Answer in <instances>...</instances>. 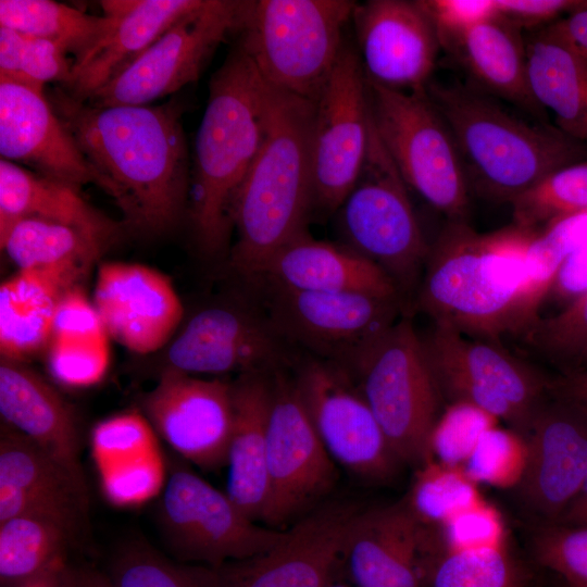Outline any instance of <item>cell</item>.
Here are the masks:
<instances>
[{"label": "cell", "mask_w": 587, "mask_h": 587, "mask_svg": "<svg viewBox=\"0 0 587 587\" xmlns=\"http://www.w3.org/2000/svg\"><path fill=\"white\" fill-rule=\"evenodd\" d=\"M573 370H587V344L579 351V353L576 355V358L574 359V361L572 362V364L566 371H573Z\"/></svg>", "instance_id": "cell-60"}, {"label": "cell", "mask_w": 587, "mask_h": 587, "mask_svg": "<svg viewBox=\"0 0 587 587\" xmlns=\"http://www.w3.org/2000/svg\"><path fill=\"white\" fill-rule=\"evenodd\" d=\"M159 512L172 551L205 566L261 554L287 534L257 525L226 492L179 464L171 470Z\"/></svg>", "instance_id": "cell-14"}, {"label": "cell", "mask_w": 587, "mask_h": 587, "mask_svg": "<svg viewBox=\"0 0 587 587\" xmlns=\"http://www.w3.org/2000/svg\"><path fill=\"white\" fill-rule=\"evenodd\" d=\"M351 21L367 79L402 91L426 88L441 46L435 25L417 1L357 3Z\"/></svg>", "instance_id": "cell-22"}, {"label": "cell", "mask_w": 587, "mask_h": 587, "mask_svg": "<svg viewBox=\"0 0 587 587\" xmlns=\"http://www.w3.org/2000/svg\"><path fill=\"white\" fill-rule=\"evenodd\" d=\"M350 0L243 1L239 45L273 88L314 102L344 46Z\"/></svg>", "instance_id": "cell-6"}, {"label": "cell", "mask_w": 587, "mask_h": 587, "mask_svg": "<svg viewBox=\"0 0 587 587\" xmlns=\"http://www.w3.org/2000/svg\"><path fill=\"white\" fill-rule=\"evenodd\" d=\"M498 15L520 29L549 25L563 13L587 7L585 0H495Z\"/></svg>", "instance_id": "cell-52"}, {"label": "cell", "mask_w": 587, "mask_h": 587, "mask_svg": "<svg viewBox=\"0 0 587 587\" xmlns=\"http://www.w3.org/2000/svg\"><path fill=\"white\" fill-rule=\"evenodd\" d=\"M419 469L408 500L416 515L425 523L442 525L483 501L476 483L467 476L462 466L430 460Z\"/></svg>", "instance_id": "cell-38"}, {"label": "cell", "mask_w": 587, "mask_h": 587, "mask_svg": "<svg viewBox=\"0 0 587 587\" xmlns=\"http://www.w3.org/2000/svg\"><path fill=\"white\" fill-rule=\"evenodd\" d=\"M421 337L442 400L472 404L524 435L549 394L548 377L499 341L435 323Z\"/></svg>", "instance_id": "cell-10"}, {"label": "cell", "mask_w": 587, "mask_h": 587, "mask_svg": "<svg viewBox=\"0 0 587 587\" xmlns=\"http://www.w3.org/2000/svg\"><path fill=\"white\" fill-rule=\"evenodd\" d=\"M280 338L294 350L349 369L405 309L398 298L360 292H316L253 284Z\"/></svg>", "instance_id": "cell-11"}, {"label": "cell", "mask_w": 587, "mask_h": 587, "mask_svg": "<svg viewBox=\"0 0 587 587\" xmlns=\"http://www.w3.org/2000/svg\"><path fill=\"white\" fill-rule=\"evenodd\" d=\"M0 413L7 425L43 449L86 487L73 410L52 385L24 362L1 359Z\"/></svg>", "instance_id": "cell-28"}, {"label": "cell", "mask_w": 587, "mask_h": 587, "mask_svg": "<svg viewBox=\"0 0 587 587\" xmlns=\"http://www.w3.org/2000/svg\"><path fill=\"white\" fill-rule=\"evenodd\" d=\"M436 27L440 46L497 15L495 0H417Z\"/></svg>", "instance_id": "cell-51"}, {"label": "cell", "mask_w": 587, "mask_h": 587, "mask_svg": "<svg viewBox=\"0 0 587 587\" xmlns=\"http://www.w3.org/2000/svg\"><path fill=\"white\" fill-rule=\"evenodd\" d=\"M587 241V211L558 220L530 242L527 264L533 294L539 303L547 298L565 259Z\"/></svg>", "instance_id": "cell-41"}, {"label": "cell", "mask_w": 587, "mask_h": 587, "mask_svg": "<svg viewBox=\"0 0 587 587\" xmlns=\"http://www.w3.org/2000/svg\"><path fill=\"white\" fill-rule=\"evenodd\" d=\"M304 355L297 359L295 384L330 458L363 479L394 477L401 461L350 372L337 363Z\"/></svg>", "instance_id": "cell-15"}, {"label": "cell", "mask_w": 587, "mask_h": 587, "mask_svg": "<svg viewBox=\"0 0 587 587\" xmlns=\"http://www.w3.org/2000/svg\"><path fill=\"white\" fill-rule=\"evenodd\" d=\"M271 86L238 43L210 79L195 138L189 216L208 255L226 250L235 196L266 134Z\"/></svg>", "instance_id": "cell-3"}, {"label": "cell", "mask_w": 587, "mask_h": 587, "mask_svg": "<svg viewBox=\"0 0 587 587\" xmlns=\"http://www.w3.org/2000/svg\"><path fill=\"white\" fill-rule=\"evenodd\" d=\"M114 587H198L185 566H177L143 544L134 542L114 558Z\"/></svg>", "instance_id": "cell-47"}, {"label": "cell", "mask_w": 587, "mask_h": 587, "mask_svg": "<svg viewBox=\"0 0 587 587\" xmlns=\"http://www.w3.org/2000/svg\"><path fill=\"white\" fill-rule=\"evenodd\" d=\"M90 445L98 471L159 449L153 427L137 411L118 413L97 423L90 434Z\"/></svg>", "instance_id": "cell-45"}, {"label": "cell", "mask_w": 587, "mask_h": 587, "mask_svg": "<svg viewBox=\"0 0 587 587\" xmlns=\"http://www.w3.org/2000/svg\"><path fill=\"white\" fill-rule=\"evenodd\" d=\"M324 587H353L349 584L336 582L334 578L329 580Z\"/></svg>", "instance_id": "cell-61"}, {"label": "cell", "mask_w": 587, "mask_h": 587, "mask_svg": "<svg viewBox=\"0 0 587 587\" xmlns=\"http://www.w3.org/2000/svg\"><path fill=\"white\" fill-rule=\"evenodd\" d=\"M347 370L401 463L421 467L430 461L442 399L411 317L403 314Z\"/></svg>", "instance_id": "cell-7"}, {"label": "cell", "mask_w": 587, "mask_h": 587, "mask_svg": "<svg viewBox=\"0 0 587 587\" xmlns=\"http://www.w3.org/2000/svg\"><path fill=\"white\" fill-rule=\"evenodd\" d=\"M0 26L55 41L76 60L102 36L108 18L51 0H1Z\"/></svg>", "instance_id": "cell-35"}, {"label": "cell", "mask_w": 587, "mask_h": 587, "mask_svg": "<svg viewBox=\"0 0 587 587\" xmlns=\"http://www.w3.org/2000/svg\"><path fill=\"white\" fill-rule=\"evenodd\" d=\"M446 550L471 549L503 544V525L498 512L480 501L440 525Z\"/></svg>", "instance_id": "cell-49"}, {"label": "cell", "mask_w": 587, "mask_h": 587, "mask_svg": "<svg viewBox=\"0 0 587 587\" xmlns=\"http://www.w3.org/2000/svg\"><path fill=\"white\" fill-rule=\"evenodd\" d=\"M74 587H114L108 575L92 569L74 570Z\"/></svg>", "instance_id": "cell-59"}, {"label": "cell", "mask_w": 587, "mask_h": 587, "mask_svg": "<svg viewBox=\"0 0 587 587\" xmlns=\"http://www.w3.org/2000/svg\"><path fill=\"white\" fill-rule=\"evenodd\" d=\"M587 290V241L575 249L559 268L548 292L561 300H575Z\"/></svg>", "instance_id": "cell-53"}, {"label": "cell", "mask_w": 587, "mask_h": 587, "mask_svg": "<svg viewBox=\"0 0 587 587\" xmlns=\"http://www.w3.org/2000/svg\"><path fill=\"white\" fill-rule=\"evenodd\" d=\"M164 461L159 449L98 471L101 490L117 507H136L158 495L164 482Z\"/></svg>", "instance_id": "cell-46"}, {"label": "cell", "mask_w": 587, "mask_h": 587, "mask_svg": "<svg viewBox=\"0 0 587 587\" xmlns=\"http://www.w3.org/2000/svg\"><path fill=\"white\" fill-rule=\"evenodd\" d=\"M260 303L226 301L195 312L167 345L165 366L179 373H272L295 362Z\"/></svg>", "instance_id": "cell-17"}, {"label": "cell", "mask_w": 587, "mask_h": 587, "mask_svg": "<svg viewBox=\"0 0 587 587\" xmlns=\"http://www.w3.org/2000/svg\"><path fill=\"white\" fill-rule=\"evenodd\" d=\"M92 302L109 337L140 354L168 344L184 316L171 279L138 263H102Z\"/></svg>", "instance_id": "cell-23"}, {"label": "cell", "mask_w": 587, "mask_h": 587, "mask_svg": "<svg viewBox=\"0 0 587 587\" xmlns=\"http://www.w3.org/2000/svg\"><path fill=\"white\" fill-rule=\"evenodd\" d=\"M337 212L345 245L378 266L405 304L417 291L430 246L415 216L408 186L372 120L361 172Z\"/></svg>", "instance_id": "cell-8"}, {"label": "cell", "mask_w": 587, "mask_h": 587, "mask_svg": "<svg viewBox=\"0 0 587 587\" xmlns=\"http://www.w3.org/2000/svg\"><path fill=\"white\" fill-rule=\"evenodd\" d=\"M272 373L242 374L233 383L225 492L254 522L263 519L268 497L266 428Z\"/></svg>", "instance_id": "cell-30"}, {"label": "cell", "mask_w": 587, "mask_h": 587, "mask_svg": "<svg viewBox=\"0 0 587 587\" xmlns=\"http://www.w3.org/2000/svg\"><path fill=\"white\" fill-rule=\"evenodd\" d=\"M87 505L86 487L22 433L1 425L0 522L18 515L42 516L77 536Z\"/></svg>", "instance_id": "cell-25"}, {"label": "cell", "mask_w": 587, "mask_h": 587, "mask_svg": "<svg viewBox=\"0 0 587 587\" xmlns=\"http://www.w3.org/2000/svg\"><path fill=\"white\" fill-rule=\"evenodd\" d=\"M526 462V444L514 430L494 426L477 441L462 469L474 480L494 486H516Z\"/></svg>", "instance_id": "cell-42"}, {"label": "cell", "mask_w": 587, "mask_h": 587, "mask_svg": "<svg viewBox=\"0 0 587 587\" xmlns=\"http://www.w3.org/2000/svg\"><path fill=\"white\" fill-rule=\"evenodd\" d=\"M201 0H107L102 36L74 60L71 75L60 86L71 97L87 101L147 50L178 18ZM59 86V85H58Z\"/></svg>", "instance_id": "cell-26"}, {"label": "cell", "mask_w": 587, "mask_h": 587, "mask_svg": "<svg viewBox=\"0 0 587 587\" xmlns=\"http://www.w3.org/2000/svg\"><path fill=\"white\" fill-rule=\"evenodd\" d=\"M522 437L526 462L519 494L533 512L553 524L587 478V413L548 394Z\"/></svg>", "instance_id": "cell-21"}, {"label": "cell", "mask_w": 587, "mask_h": 587, "mask_svg": "<svg viewBox=\"0 0 587 587\" xmlns=\"http://www.w3.org/2000/svg\"><path fill=\"white\" fill-rule=\"evenodd\" d=\"M314 103L271 86L265 138L230 212L237 239L232 268L246 282L299 234L312 211Z\"/></svg>", "instance_id": "cell-5"}, {"label": "cell", "mask_w": 587, "mask_h": 587, "mask_svg": "<svg viewBox=\"0 0 587 587\" xmlns=\"http://www.w3.org/2000/svg\"><path fill=\"white\" fill-rule=\"evenodd\" d=\"M82 277L61 271L18 270L0 287L1 359L24 362L46 349L63 295Z\"/></svg>", "instance_id": "cell-33"}, {"label": "cell", "mask_w": 587, "mask_h": 587, "mask_svg": "<svg viewBox=\"0 0 587 587\" xmlns=\"http://www.w3.org/2000/svg\"><path fill=\"white\" fill-rule=\"evenodd\" d=\"M1 249L18 270L61 271L84 277L103 250L77 229L36 217L0 230Z\"/></svg>", "instance_id": "cell-34"}, {"label": "cell", "mask_w": 587, "mask_h": 587, "mask_svg": "<svg viewBox=\"0 0 587 587\" xmlns=\"http://www.w3.org/2000/svg\"><path fill=\"white\" fill-rule=\"evenodd\" d=\"M76 536L57 521L18 515L0 522V585H16L61 558Z\"/></svg>", "instance_id": "cell-36"}, {"label": "cell", "mask_w": 587, "mask_h": 587, "mask_svg": "<svg viewBox=\"0 0 587 587\" xmlns=\"http://www.w3.org/2000/svg\"><path fill=\"white\" fill-rule=\"evenodd\" d=\"M497 419L469 403L447 404L433 427L429 437L430 460L462 466L480 436L496 426Z\"/></svg>", "instance_id": "cell-44"}, {"label": "cell", "mask_w": 587, "mask_h": 587, "mask_svg": "<svg viewBox=\"0 0 587 587\" xmlns=\"http://www.w3.org/2000/svg\"><path fill=\"white\" fill-rule=\"evenodd\" d=\"M366 82L372 124L405 185L448 221H466L471 193L458 150L426 88Z\"/></svg>", "instance_id": "cell-9"}, {"label": "cell", "mask_w": 587, "mask_h": 587, "mask_svg": "<svg viewBox=\"0 0 587 587\" xmlns=\"http://www.w3.org/2000/svg\"><path fill=\"white\" fill-rule=\"evenodd\" d=\"M455 143L470 193L509 202L551 172L587 158V146L557 126L532 123L475 86H426Z\"/></svg>", "instance_id": "cell-4"}, {"label": "cell", "mask_w": 587, "mask_h": 587, "mask_svg": "<svg viewBox=\"0 0 587 587\" xmlns=\"http://www.w3.org/2000/svg\"><path fill=\"white\" fill-rule=\"evenodd\" d=\"M243 1L201 0L87 103L146 105L197 80L218 46L237 33Z\"/></svg>", "instance_id": "cell-12"}, {"label": "cell", "mask_w": 587, "mask_h": 587, "mask_svg": "<svg viewBox=\"0 0 587 587\" xmlns=\"http://www.w3.org/2000/svg\"><path fill=\"white\" fill-rule=\"evenodd\" d=\"M567 584L570 587H587V583L585 582L571 580V582H567Z\"/></svg>", "instance_id": "cell-62"}, {"label": "cell", "mask_w": 587, "mask_h": 587, "mask_svg": "<svg viewBox=\"0 0 587 587\" xmlns=\"http://www.w3.org/2000/svg\"><path fill=\"white\" fill-rule=\"evenodd\" d=\"M530 91L557 127L587 146V60L560 35L553 23L526 39Z\"/></svg>", "instance_id": "cell-32"}, {"label": "cell", "mask_w": 587, "mask_h": 587, "mask_svg": "<svg viewBox=\"0 0 587 587\" xmlns=\"http://www.w3.org/2000/svg\"><path fill=\"white\" fill-rule=\"evenodd\" d=\"M247 282L295 290L360 292L402 300L392 280L374 263L346 245L317 240L308 230L271 254Z\"/></svg>", "instance_id": "cell-27"}, {"label": "cell", "mask_w": 587, "mask_h": 587, "mask_svg": "<svg viewBox=\"0 0 587 587\" xmlns=\"http://www.w3.org/2000/svg\"><path fill=\"white\" fill-rule=\"evenodd\" d=\"M10 587H74V569L61 558L35 576Z\"/></svg>", "instance_id": "cell-57"}, {"label": "cell", "mask_w": 587, "mask_h": 587, "mask_svg": "<svg viewBox=\"0 0 587 587\" xmlns=\"http://www.w3.org/2000/svg\"><path fill=\"white\" fill-rule=\"evenodd\" d=\"M25 36L0 26V79L22 83V57Z\"/></svg>", "instance_id": "cell-54"}, {"label": "cell", "mask_w": 587, "mask_h": 587, "mask_svg": "<svg viewBox=\"0 0 587 587\" xmlns=\"http://www.w3.org/2000/svg\"><path fill=\"white\" fill-rule=\"evenodd\" d=\"M422 521L408 497L359 511L344 559L353 587H422L445 552L442 536Z\"/></svg>", "instance_id": "cell-19"}, {"label": "cell", "mask_w": 587, "mask_h": 587, "mask_svg": "<svg viewBox=\"0 0 587 587\" xmlns=\"http://www.w3.org/2000/svg\"><path fill=\"white\" fill-rule=\"evenodd\" d=\"M429 579L432 587H524L503 544L446 550Z\"/></svg>", "instance_id": "cell-39"}, {"label": "cell", "mask_w": 587, "mask_h": 587, "mask_svg": "<svg viewBox=\"0 0 587 587\" xmlns=\"http://www.w3.org/2000/svg\"><path fill=\"white\" fill-rule=\"evenodd\" d=\"M68 54V51L55 41L25 36L21 84L39 90H43L46 83L64 85L74 63Z\"/></svg>", "instance_id": "cell-50"}, {"label": "cell", "mask_w": 587, "mask_h": 587, "mask_svg": "<svg viewBox=\"0 0 587 587\" xmlns=\"http://www.w3.org/2000/svg\"><path fill=\"white\" fill-rule=\"evenodd\" d=\"M522 337L537 354L566 371L587 344V290L558 314L539 317Z\"/></svg>", "instance_id": "cell-43"}, {"label": "cell", "mask_w": 587, "mask_h": 587, "mask_svg": "<svg viewBox=\"0 0 587 587\" xmlns=\"http://www.w3.org/2000/svg\"><path fill=\"white\" fill-rule=\"evenodd\" d=\"M549 394L577 405L587 413V370L566 371L550 379Z\"/></svg>", "instance_id": "cell-55"}, {"label": "cell", "mask_w": 587, "mask_h": 587, "mask_svg": "<svg viewBox=\"0 0 587 587\" xmlns=\"http://www.w3.org/2000/svg\"><path fill=\"white\" fill-rule=\"evenodd\" d=\"M553 524L564 526H587V478L578 494Z\"/></svg>", "instance_id": "cell-58"}, {"label": "cell", "mask_w": 587, "mask_h": 587, "mask_svg": "<svg viewBox=\"0 0 587 587\" xmlns=\"http://www.w3.org/2000/svg\"><path fill=\"white\" fill-rule=\"evenodd\" d=\"M360 510L335 502L311 512L267 551L220 566H185L198 587H324L344 559Z\"/></svg>", "instance_id": "cell-18"}, {"label": "cell", "mask_w": 587, "mask_h": 587, "mask_svg": "<svg viewBox=\"0 0 587 587\" xmlns=\"http://www.w3.org/2000/svg\"><path fill=\"white\" fill-rule=\"evenodd\" d=\"M154 432L180 457L212 471L227 463L234 421L233 383L162 370L141 398Z\"/></svg>", "instance_id": "cell-20"}, {"label": "cell", "mask_w": 587, "mask_h": 587, "mask_svg": "<svg viewBox=\"0 0 587 587\" xmlns=\"http://www.w3.org/2000/svg\"><path fill=\"white\" fill-rule=\"evenodd\" d=\"M25 217L71 226L103 251L121 233V225L87 202L79 188L1 159L0 230Z\"/></svg>", "instance_id": "cell-31"}, {"label": "cell", "mask_w": 587, "mask_h": 587, "mask_svg": "<svg viewBox=\"0 0 587 587\" xmlns=\"http://www.w3.org/2000/svg\"><path fill=\"white\" fill-rule=\"evenodd\" d=\"M266 445L268 497L262 520L282 526L327 495L337 475L285 367L271 375Z\"/></svg>", "instance_id": "cell-16"}, {"label": "cell", "mask_w": 587, "mask_h": 587, "mask_svg": "<svg viewBox=\"0 0 587 587\" xmlns=\"http://www.w3.org/2000/svg\"><path fill=\"white\" fill-rule=\"evenodd\" d=\"M538 233L516 225L479 234L466 221H448L432 247L416 304L435 324L501 342L523 336L539 319L527 264Z\"/></svg>", "instance_id": "cell-2"}, {"label": "cell", "mask_w": 587, "mask_h": 587, "mask_svg": "<svg viewBox=\"0 0 587 587\" xmlns=\"http://www.w3.org/2000/svg\"><path fill=\"white\" fill-rule=\"evenodd\" d=\"M47 98L125 225L148 235L177 225L191 171L179 102L95 107L60 86Z\"/></svg>", "instance_id": "cell-1"}, {"label": "cell", "mask_w": 587, "mask_h": 587, "mask_svg": "<svg viewBox=\"0 0 587 587\" xmlns=\"http://www.w3.org/2000/svg\"><path fill=\"white\" fill-rule=\"evenodd\" d=\"M519 27L494 17L441 43L476 88L500 98L537 118L546 111L529 87L526 45Z\"/></svg>", "instance_id": "cell-29"}, {"label": "cell", "mask_w": 587, "mask_h": 587, "mask_svg": "<svg viewBox=\"0 0 587 587\" xmlns=\"http://www.w3.org/2000/svg\"><path fill=\"white\" fill-rule=\"evenodd\" d=\"M538 561L566 582L587 583V526L547 524L534 537Z\"/></svg>", "instance_id": "cell-48"}, {"label": "cell", "mask_w": 587, "mask_h": 587, "mask_svg": "<svg viewBox=\"0 0 587 587\" xmlns=\"http://www.w3.org/2000/svg\"><path fill=\"white\" fill-rule=\"evenodd\" d=\"M1 159L77 188L96 175L43 90L0 79Z\"/></svg>", "instance_id": "cell-24"}, {"label": "cell", "mask_w": 587, "mask_h": 587, "mask_svg": "<svg viewBox=\"0 0 587 587\" xmlns=\"http://www.w3.org/2000/svg\"><path fill=\"white\" fill-rule=\"evenodd\" d=\"M108 337L107 333L50 336L46 347L50 375L71 388L99 383L110 364Z\"/></svg>", "instance_id": "cell-40"}, {"label": "cell", "mask_w": 587, "mask_h": 587, "mask_svg": "<svg viewBox=\"0 0 587 587\" xmlns=\"http://www.w3.org/2000/svg\"><path fill=\"white\" fill-rule=\"evenodd\" d=\"M564 40L587 60V7L553 22Z\"/></svg>", "instance_id": "cell-56"}, {"label": "cell", "mask_w": 587, "mask_h": 587, "mask_svg": "<svg viewBox=\"0 0 587 587\" xmlns=\"http://www.w3.org/2000/svg\"><path fill=\"white\" fill-rule=\"evenodd\" d=\"M313 103L312 210L334 213L358 179L370 137L367 82L357 48L344 42Z\"/></svg>", "instance_id": "cell-13"}, {"label": "cell", "mask_w": 587, "mask_h": 587, "mask_svg": "<svg viewBox=\"0 0 587 587\" xmlns=\"http://www.w3.org/2000/svg\"><path fill=\"white\" fill-rule=\"evenodd\" d=\"M511 204L514 225L535 233L558 220L587 211V162L551 172Z\"/></svg>", "instance_id": "cell-37"}]
</instances>
